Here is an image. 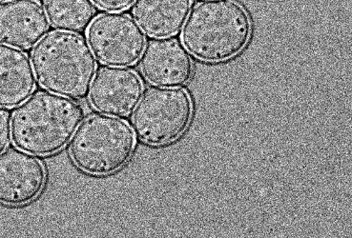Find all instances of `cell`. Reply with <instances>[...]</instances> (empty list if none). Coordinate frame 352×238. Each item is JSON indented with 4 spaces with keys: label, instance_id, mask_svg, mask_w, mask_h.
Segmentation results:
<instances>
[{
    "label": "cell",
    "instance_id": "8",
    "mask_svg": "<svg viewBox=\"0 0 352 238\" xmlns=\"http://www.w3.org/2000/svg\"><path fill=\"white\" fill-rule=\"evenodd\" d=\"M46 171L43 162L21 150L0 154V203L28 204L43 191Z\"/></svg>",
    "mask_w": 352,
    "mask_h": 238
},
{
    "label": "cell",
    "instance_id": "16",
    "mask_svg": "<svg viewBox=\"0 0 352 238\" xmlns=\"http://www.w3.org/2000/svg\"><path fill=\"white\" fill-rule=\"evenodd\" d=\"M6 1H10V0H0V2H6Z\"/></svg>",
    "mask_w": 352,
    "mask_h": 238
},
{
    "label": "cell",
    "instance_id": "9",
    "mask_svg": "<svg viewBox=\"0 0 352 238\" xmlns=\"http://www.w3.org/2000/svg\"><path fill=\"white\" fill-rule=\"evenodd\" d=\"M140 58V70L145 80L157 87H181L193 75L191 56L177 39L152 40Z\"/></svg>",
    "mask_w": 352,
    "mask_h": 238
},
{
    "label": "cell",
    "instance_id": "10",
    "mask_svg": "<svg viewBox=\"0 0 352 238\" xmlns=\"http://www.w3.org/2000/svg\"><path fill=\"white\" fill-rule=\"evenodd\" d=\"M49 19L38 0H10L0 5V43L29 50L46 36Z\"/></svg>",
    "mask_w": 352,
    "mask_h": 238
},
{
    "label": "cell",
    "instance_id": "2",
    "mask_svg": "<svg viewBox=\"0 0 352 238\" xmlns=\"http://www.w3.org/2000/svg\"><path fill=\"white\" fill-rule=\"evenodd\" d=\"M82 121V109L70 97L41 93L17 106L11 120L14 146L33 156L60 152Z\"/></svg>",
    "mask_w": 352,
    "mask_h": 238
},
{
    "label": "cell",
    "instance_id": "3",
    "mask_svg": "<svg viewBox=\"0 0 352 238\" xmlns=\"http://www.w3.org/2000/svg\"><path fill=\"white\" fill-rule=\"evenodd\" d=\"M32 65L43 89L70 98L87 95L97 71V61L87 41L66 31L43 36L32 53Z\"/></svg>",
    "mask_w": 352,
    "mask_h": 238
},
{
    "label": "cell",
    "instance_id": "12",
    "mask_svg": "<svg viewBox=\"0 0 352 238\" xmlns=\"http://www.w3.org/2000/svg\"><path fill=\"white\" fill-rule=\"evenodd\" d=\"M133 16L144 33L153 38L176 36L190 13L192 0H135Z\"/></svg>",
    "mask_w": 352,
    "mask_h": 238
},
{
    "label": "cell",
    "instance_id": "1",
    "mask_svg": "<svg viewBox=\"0 0 352 238\" xmlns=\"http://www.w3.org/2000/svg\"><path fill=\"white\" fill-rule=\"evenodd\" d=\"M182 40L201 61L223 62L250 43L252 23L248 12L232 0H206L197 5L183 27Z\"/></svg>",
    "mask_w": 352,
    "mask_h": 238
},
{
    "label": "cell",
    "instance_id": "13",
    "mask_svg": "<svg viewBox=\"0 0 352 238\" xmlns=\"http://www.w3.org/2000/svg\"><path fill=\"white\" fill-rule=\"evenodd\" d=\"M44 9L54 28L74 33L89 25L96 12L91 0H45Z\"/></svg>",
    "mask_w": 352,
    "mask_h": 238
},
{
    "label": "cell",
    "instance_id": "6",
    "mask_svg": "<svg viewBox=\"0 0 352 238\" xmlns=\"http://www.w3.org/2000/svg\"><path fill=\"white\" fill-rule=\"evenodd\" d=\"M86 34L95 58L111 67L136 64L142 58L146 41L137 22L120 13L100 14L91 21Z\"/></svg>",
    "mask_w": 352,
    "mask_h": 238
},
{
    "label": "cell",
    "instance_id": "4",
    "mask_svg": "<svg viewBox=\"0 0 352 238\" xmlns=\"http://www.w3.org/2000/svg\"><path fill=\"white\" fill-rule=\"evenodd\" d=\"M136 134L125 120L95 115L78 126L70 145L71 158L80 170L94 176L120 171L131 158Z\"/></svg>",
    "mask_w": 352,
    "mask_h": 238
},
{
    "label": "cell",
    "instance_id": "7",
    "mask_svg": "<svg viewBox=\"0 0 352 238\" xmlns=\"http://www.w3.org/2000/svg\"><path fill=\"white\" fill-rule=\"evenodd\" d=\"M144 83L134 71L124 67H107L94 78L89 100L100 114L124 117L135 111L142 97Z\"/></svg>",
    "mask_w": 352,
    "mask_h": 238
},
{
    "label": "cell",
    "instance_id": "11",
    "mask_svg": "<svg viewBox=\"0 0 352 238\" xmlns=\"http://www.w3.org/2000/svg\"><path fill=\"white\" fill-rule=\"evenodd\" d=\"M34 90L36 75L30 58L19 49L0 44V107L19 106Z\"/></svg>",
    "mask_w": 352,
    "mask_h": 238
},
{
    "label": "cell",
    "instance_id": "15",
    "mask_svg": "<svg viewBox=\"0 0 352 238\" xmlns=\"http://www.w3.org/2000/svg\"><path fill=\"white\" fill-rule=\"evenodd\" d=\"M97 8L109 13H120L131 8L135 0H91Z\"/></svg>",
    "mask_w": 352,
    "mask_h": 238
},
{
    "label": "cell",
    "instance_id": "14",
    "mask_svg": "<svg viewBox=\"0 0 352 238\" xmlns=\"http://www.w3.org/2000/svg\"><path fill=\"white\" fill-rule=\"evenodd\" d=\"M12 141L11 117L5 108L0 107V154L8 148Z\"/></svg>",
    "mask_w": 352,
    "mask_h": 238
},
{
    "label": "cell",
    "instance_id": "5",
    "mask_svg": "<svg viewBox=\"0 0 352 238\" xmlns=\"http://www.w3.org/2000/svg\"><path fill=\"white\" fill-rule=\"evenodd\" d=\"M193 117V102L187 91L178 87L149 90L133 115L138 139L151 146L173 143L183 136Z\"/></svg>",
    "mask_w": 352,
    "mask_h": 238
}]
</instances>
